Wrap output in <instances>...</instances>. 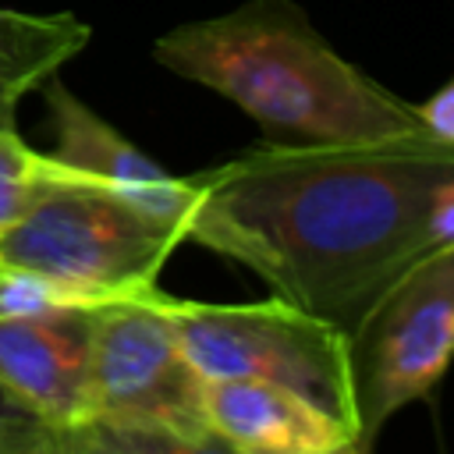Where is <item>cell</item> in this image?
I'll list each match as a JSON object with an SVG mask.
<instances>
[{
	"mask_svg": "<svg viewBox=\"0 0 454 454\" xmlns=\"http://www.w3.org/2000/svg\"><path fill=\"white\" fill-rule=\"evenodd\" d=\"M181 348L202 380L277 383L358 433L348 333L287 298L181 301L170 298Z\"/></svg>",
	"mask_w": 454,
	"mask_h": 454,
	"instance_id": "3957f363",
	"label": "cell"
},
{
	"mask_svg": "<svg viewBox=\"0 0 454 454\" xmlns=\"http://www.w3.org/2000/svg\"><path fill=\"white\" fill-rule=\"evenodd\" d=\"M0 454H53V426L28 411L0 415Z\"/></svg>",
	"mask_w": 454,
	"mask_h": 454,
	"instance_id": "4fadbf2b",
	"label": "cell"
},
{
	"mask_svg": "<svg viewBox=\"0 0 454 454\" xmlns=\"http://www.w3.org/2000/svg\"><path fill=\"white\" fill-rule=\"evenodd\" d=\"M415 110H419L422 128H426L436 142L454 145V78H450L447 85H440V89H436L426 103H419Z\"/></svg>",
	"mask_w": 454,
	"mask_h": 454,
	"instance_id": "9a60e30c",
	"label": "cell"
},
{
	"mask_svg": "<svg viewBox=\"0 0 454 454\" xmlns=\"http://www.w3.org/2000/svg\"><path fill=\"white\" fill-rule=\"evenodd\" d=\"M18 411H25V408H21L14 397H7V394L0 390V415H18ZM28 415H32V411H28Z\"/></svg>",
	"mask_w": 454,
	"mask_h": 454,
	"instance_id": "e0dca14e",
	"label": "cell"
},
{
	"mask_svg": "<svg viewBox=\"0 0 454 454\" xmlns=\"http://www.w3.org/2000/svg\"><path fill=\"white\" fill-rule=\"evenodd\" d=\"M96 426L124 454H245L216 429L181 433V429H163V426H114V422H96Z\"/></svg>",
	"mask_w": 454,
	"mask_h": 454,
	"instance_id": "7c38bea8",
	"label": "cell"
},
{
	"mask_svg": "<svg viewBox=\"0 0 454 454\" xmlns=\"http://www.w3.org/2000/svg\"><path fill=\"white\" fill-rule=\"evenodd\" d=\"M43 99L53 128V156L85 170L103 188L138 206L142 213L177 227L188 241V216L195 209V181L174 177L153 156H145L131 138H124L110 121L85 106L57 74L43 85Z\"/></svg>",
	"mask_w": 454,
	"mask_h": 454,
	"instance_id": "ba28073f",
	"label": "cell"
},
{
	"mask_svg": "<svg viewBox=\"0 0 454 454\" xmlns=\"http://www.w3.org/2000/svg\"><path fill=\"white\" fill-rule=\"evenodd\" d=\"M96 312L99 309L0 316V390L46 426L96 422Z\"/></svg>",
	"mask_w": 454,
	"mask_h": 454,
	"instance_id": "52a82bcc",
	"label": "cell"
},
{
	"mask_svg": "<svg viewBox=\"0 0 454 454\" xmlns=\"http://www.w3.org/2000/svg\"><path fill=\"white\" fill-rule=\"evenodd\" d=\"M184 234L99 181H78L43 195L7 234L0 266H25L106 298L156 294V277Z\"/></svg>",
	"mask_w": 454,
	"mask_h": 454,
	"instance_id": "277c9868",
	"label": "cell"
},
{
	"mask_svg": "<svg viewBox=\"0 0 454 454\" xmlns=\"http://www.w3.org/2000/svg\"><path fill=\"white\" fill-rule=\"evenodd\" d=\"M89 39L92 28L67 11L28 14L0 7V128H14L18 103L43 89Z\"/></svg>",
	"mask_w": 454,
	"mask_h": 454,
	"instance_id": "30bf717a",
	"label": "cell"
},
{
	"mask_svg": "<svg viewBox=\"0 0 454 454\" xmlns=\"http://www.w3.org/2000/svg\"><path fill=\"white\" fill-rule=\"evenodd\" d=\"M206 422L245 454H312L355 440L319 404L262 380H206Z\"/></svg>",
	"mask_w": 454,
	"mask_h": 454,
	"instance_id": "9c48e42d",
	"label": "cell"
},
{
	"mask_svg": "<svg viewBox=\"0 0 454 454\" xmlns=\"http://www.w3.org/2000/svg\"><path fill=\"white\" fill-rule=\"evenodd\" d=\"M199 241L262 277L277 298L344 333L433 245V206L454 181V145L259 142L192 174Z\"/></svg>",
	"mask_w": 454,
	"mask_h": 454,
	"instance_id": "6da1fadb",
	"label": "cell"
},
{
	"mask_svg": "<svg viewBox=\"0 0 454 454\" xmlns=\"http://www.w3.org/2000/svg\"><path fill=\"white\" fill-rule=\"evenodd\" d=\"M153 57L177 78L231 99L277 145L429 135L419 110L340 57L294 0H245L184 21L153 43Z\"/></svg>",
	"mask_w": 454,
	"mask_h": 454,
	"instance_id": "7a4b0ae2",
	"label": "cell"
},
{
	"mask_svg": "<svg viewBox=\"0 0 454 454\" xmlns=\"http://www.w3.org/2000/svg\"><path fill=\"white\" fill-rule=\"evenodd\" d=\"M53 454H124L96 422L85 426H53Z\"/></svg>",
	"mask_w": 454,
	"mask_h": 454,
	"instance_id": "5bb4252c",
	"label": "cell"
},
{
	"mask_svg": "<svg viewBox=\"0 0 454 454\" xmlns=\"http://www.w3.org/2000/svg\"><path fill=\"white\" fill-rule=\"evenodd\" d=\"M202 390L206 380L188 362L174 330L170 294L156 291L145 298H124L96 312V422L199 433L209 429Z\"/></svg>",
	"mask_w": 454,
	"mask_h": 454,
	"instance_id": "8992f818",
	"label": "cell"
},
{
	"mask_svg": "<svg viewBox=\"0 0 454 454\" xmlns=\"http://www.w3.org/2000/svg\"><path fill=\"white\" fill-rule=\"evenodd\" d=\"M355 443L369 454L380 429L422 401L454 362V245L408 266L348 333Z\"/></svg>",
	"mask_w": 454,
	"mask_h": 454,
	"instance_id": "5b68a950",
	"label": "cell"
},
{
	"mask_svg": "<svg viewBox=\"0 0 454 454\" xmlns=\"http://www.w3.org/2000/svg\"><path fill=\"white\" fill-rule=\"evenodd\" d=\"M96 181L85 170L32 149L18 128H0V234H7L43 195L64 184Z\"/></svg>",
	"mask_w": 454,
	"mask_h": 454,
	"instance_id": "8fae6325",
	"label": "cell"
},
{
	"mask_svg": "<svg viewBox=\"0 0 454 454\" xmlns=\"http://www.w3.org/2000/svg\"><path fill=\"white\" fill-rule=\"evenodd\" d=\"M312 454H365L355 440H344V443H337V447H326V450H312Z\"/></svg>",
	"mask_w": 454,
	"mask_h": 454,
	"instance_id": "2e32d148",
	"label": "cell"
}]
</instances>
